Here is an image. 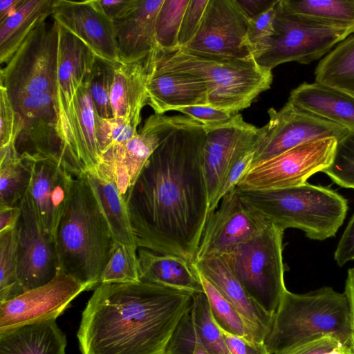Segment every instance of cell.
Instances as JSON below:
<instances>
[{
    "label": "cell",
    "instance_id": "cell-1",
    "mask_svg": "<svg viewBox=\"0 0 354 354\" xmlns=\"http://www.w3.org/2000/svg\"><path fill=\"white\" fill-rule=\"evenodd\" d=\"M204 126L186 116H169L160 143L126 203L138 248L196 262L209 215L203 171Z\"/></svg>",
    "mask_w": 354,
    "mask_h": 354
},
{
    "label": "cell",
    "instance_id": "cell-2",
    "mask_svg": "<svg viewBox=\"0 0 354 354\" xmlns=\"http://www.w3.org/2000/svg\"><path fill=\"white\" fill-rule=\"evenodd\" d=\"M193 295L142 281L100 283L82 315V354H165Z\"/></svg>",
    "mask_w": 354,
    "mask_h": 354
},
{
    "label": "cell",
    "instance_id": "cell-3",
    "mask_svg": "<svg viewBox=\"0 0 354 354\" xmlns=\"http://www.w3.org/2000/svg\"><path fill=\"white\" fill-rule=\"evenodd\" d=\"M54 237L59 270L95 288L115 241L84 174L74 178Z\"/></svg>",
    "mask_w": 354,
    "mask_h": 354
},
{
    "label": "cell",
    "instance_id": "cell-4",
    "mask_svg": "<svg viewBox=\"0 0 354 354\" xmlns=\"http://www.w3.org/2000/svg\"><path fill=\"white\" fill-rule=\"evenodd\" d=\"M146 62L160 70L199 78L207 87L208 105L234 113L249 107L272 82V71L261 67L255 59L225 58L184 47H156Z\"/></svg>",
    "mask_w": 354,
    "mask_h": 354
},
{
    "label": "cell",
    "instance_id": "cell-5",
    "mask_svg": "<svg viewBox=\"0 0 354 354\" xmlns=\"http://www.w3.org/2000/svg\"><path fill=\"white\" fill-rule=\"evenodd\" d=\"M251 209L268 223L284 231L297 228L313 240L334 236L348 210L347 200L328 187L306 183L270 190L234 188Z\"/></svg>",
    "mask_w": 354,
    "mask_h": 354
},
{
    "label": "cell",
    "instance_id": "cell-6",
    "mask_svg": "<svg viewBox=\"0 0 354 354\" xmlns=\"http://www.w3.org/2000/svg\"><path fill=\"white\" fill-rule=\"evenodd\" d=\"M328 334L350 346V309L345 293L331 287L303 294L286 289L264 342L270 354H282Z\"/></svg>",
    "mask_w": 354,
    "mask_h": 354
},
{
    "label": "cell",
    "instance_id": "cell-7",
    "mask_svg": "<svg viewBox=\"0 0 354 354\" xmlns=\"http://www.w3.org/2000/svg\"><path fill=\"white\" fill-rule=\"evenodd\" d=\"M283 235V230L269 224L260 234L218 255L248 295L272 316L286 290Z\"/></svg>",
    "mask_w": 354,
    "mask_h": 354
},
{
    "label": "cell",
    "instance_id": "cell-8",
    "mask_svg": "<svg viewBox=\"0 0 354 354\" xmlns=\"http://www.w3.org/2000/svg\"><path fill=\"white\" fill-rule=\"evenodd\" d=\"M275 10L274 32L254 53L257 64L269 71L290 62L310 64L354 32V26L328 25L293 14L282 6L281 0Z\"/></svg>",
    "mask_w": 354,
    "mask_h": 354
},
{
    "label": "cell",
    "instance_id": "cell-9",
    "mask_svg": "<svg viewBox=\"0 0 354 354\" xmlns=\"http://www.w3.org/2000/svg\"><path fill=\"white\" fill-rule=\"evenodd\" d=\"M59 25L39 24L1 69L0 83L10 100L48 93L55 96L57 76Z\"/></svg>",
    "mask_w": 354,
    "mask_h": 354
},
{
    "label": "cell",
    "instance_id": "cell-10",
    "mask_svg": "<svg viewBox=\"0 0 354 354\" xmlns=\"http://www.w3.org/2000/svg\"><path fill=\"white\" fill-rule=\"evenodd\" d=\"M337 143L335 138L315 140L255 163L236 187L270 190L301 185L311 176L324 171L331 165Z\"/></svg>",
    "mask_w": 354,
    "mask_h": 354
},
{
    "label": "cell",
    "instance_id": "cell-11",
    "mask_svg": "<svg viewBox=\"0 0 354 354\" xmlns=\"http://www.w3.org/2000/svg\"><path fill=\"white\" fill-rule=\"evenodd\" d=\"M250 21L236 0H209L194 38L184 48L218 57L254 59L250 42Z\"/></svg>",
    "mask_w": 354,
    "mask_h": 354
},
{
    "label": "cell",
    "instance_id": "cell-12",
    "mask_svg": "<svg viewBox=\"0 0 354 354\" xmlns=\"http://www.w3.org/2000/svg\"><path fill=\"white\" fill-rule=\"evenodd\" d=\"M268 113L269 121L254 149L252 165L310 141L326 138L339 140L349 131L289 102L279 110L270 108Z\"/></svg>",
    "mask_w": 354,
    "mask_h": 354
},
{
    "label": "cell",
    "instance_id": "cell-13",
    "mask_svg": "<svg viewBox=\"0 0 354 354\" xmlns=\"http://www.w3.org/2000/svg\"><path fill=\"white\" fill-rule=\"evenodd\" d=\"M169 116L153 114L130 140L111 145L104 151L93 172L113 183L126 201L148 159L158 146Z\"/></svg>",
    "mask_w": 354,
    "mask_h": 354
},
{
    "label": "cell",
    "instance_id": "cell-14",
    "mask_svg": "<svg viewBox=\"0 0 354 354\" xmlns=\"http://www.w3.org/2000/svg\"><path fill=\"white\" fill-rule=\"evenodd\" d=\"M204 128L203 165L210 203L229 171L243 154L255 149L266 129L245 122L239 113L228 122Z\"/></svg>",
    "mask_w": 354,
    "mask_h": 354
},
{
    "label": "cell",
    "instance_id": "cell-15",
    "mask_svg": "<svg viewBox=\"0 0 354 354\" xmlns=\"http://www.w3.org/2000/svg\"><path fill=\"white\" fill-rule=\"evenodd\" d=\"M91 290L62 270L48 283L0 302V332L19 326L56 319L84 291Z\"/></svg>",
    "mask_w": 354,
    "mask_h": 354
},
{
    "label": "cell",
    "instance_id": "cell-16",
    "mask_svg": "<svg viewBox=\"0 0 354 354\" xmlns=\"http://www.w3.org/2000/svg\"><path fill=\"white\" fill-rule=\"evenodd\" d=\"M19 205L17 276L26 292L50 282L57 275L59 266L55 237L43 231L26 194Z\"/></svg>",
    "mask_w": 354,
    "mask_h": 354
},
{
    "label": "cell",
    "instance_id": "cell-17",
    "mask_svg": "<svg viewBox=\"0 0 354 354\" xmlns=\"http://www.w3.org/2000/svg\"><path fill=\"white\" fill-rule=\"evenodd\" d=\"M59 25V24H58ZM95 55L81 40L59 25L58 64L54 96L57 130L62 145V165L71 174L68 156V119L73 98L90 75Z\"/></svg>",
    "mask_w": 354,
    "mask_h": 354
},
{
    "label": "cell",
    "instance_id": "cell-18",
    "mask_svg": "<svg viewBox=\"0 0 354 354\" xmlns=\"http://www.w3.org/2000/svg\"><path fill=\"white\" fill-rule=\"evenodd\" d=\"M269 224L245 204L234 189L209 214L196 261L223 254L260 234Z\"/></svg>",
    "mask_w": 354,
    "mask_h": 354
},
{
    "label": "cell",
    "instance_id": "cell-19",
    "mask_svg": "<svg viewBox=\"0 0 354 354\" xmlns=\"http://www.w3.org/2000/svg\"><path fill=\"white\" fill-rule=\"evenodd\" d=\"M20 156L31 171L26 196L43 231L54 236L71 194L73 175L53 158Z\"/></svg>",
    "mask_w": 354,
    "mask_h": 354
},
{
    "label": "cell",
    "instance_id": "cell-20",
    "mask_svg": "<svg viewBox=\"0 0 354 354\" xmlns=\"http://www.w3.org/2000/svg\"><path fill=\"white\" fill-rule=\"evenodd\" d=\"M22 120L15 147L19 156L39 155L62 164V145L58 136L57 113L54 95L32 94L10 100Z\"/></svg>",
    "mask_w": 354,
    "mask_h": 354
},
{
    "label": "cell",
    "instance_id": "cell-21",
    "mask_svg": "<svg viewBox=\"0 0 354 354\" xmlns=\"http://www.w3.org/2000/svg\"><path fill=\"white\" fill-rule=\"evenodd\" d=\"M50 17L81 40L95 57L119 62L113 23L96 8L93 0H54Z\"/></svg>",
    "mask_w": 354,
    "mask_h": 354
},
{
    "label": "cell",
    "instance_id": "cell-22",
    "mask_svg": "<svg viewBox=\"0 0 354 354\" xmlns=\"http://www.w3.org/2000/svg\"><path fill=\"white\" fill-rule=\"evenodd\" d=\"M194 266L240 313L252 340L264 342L271 330L274 316L266 313L248 295L222 257H209L196 261Z\"/></svg>",
    "mask_w": 354,
    "mask_h": 354
},
{
    "label": "cell",
    "instance_id": "cell-23",
    "mask_svg": "<svg viewBox=\"0 0 354 354\" xmlns=\"http://www.w3.org/2000/svg\"><path fill=\"white\" fill-rule=\"evenodd\" d=\"M87 79L79 87L69 111L68 156L71 174L75 177L94 170L101 156L95 136V110Z\"/></svg>",
    "mask_w": 354,
    "mask_h": 354
},
{
    "label": "cell",
    "instance_id": "cell-24",
    "mask_svg": "<svg viewBox=\"0 0 354 354\" xmlns=\"http://www.w3.org/2000/svg\"><path fill=\"white\" fill-rule=\"evenodd\" d=\"M164 0H137L124 17L113 21L119 62L145 59L156 47V24Z\"/></svg>",
    "mask_w": 354,
    "mask_h": 354
},
{
    "label": "cell",
    "instance_id": "cell-25",
    "mask_svg": "<svg viewBox=\"0 0 354 354\" xmlns=\"http://www.w3.org/2000/svg\"><path fill=\"white\" fill-rule=\"evenodd\" d=\"M147 102L155 114L162 115L182 107L208 105L205 83L180 73L158 69L146 62Z\"/></svg>",
    "mask_w": 354,
    "mask_h": 354
},
{
    "label": "cell",
    "instance_id": "cell-26",
    "mask_svg": "<svg viewBox=\"0 0 354 354\" xmlns=\"http://www.w3.org/2000/svg\"><path fill=\"white\" fill-rule=\"evenodd\" d=\"M288 102L354 131V96L342 91L315 82H304L291 91Z\"/></svg>",
    "mask_w": 354,
    "mask_h": 354
},
{
    "label": "cell",
    "instance_id": "cell-27",
    "mask_svg": "<svg viewBox=\"0 0 354 354\" xmlns=\"http://www.w3.org/2000/svg\"><path fill=\"white\" fill-rule=\"evenodd\" d=\"M138 257L140 281L194 294L204 292L194 264L185 259L141 248Z\"/></svg>",
    "mask_w": 354,
    "mask_h": 354
},
{
    "label": "cell",
    "instance_id": "cell-28",
    "mask_svg": "<svg viewBox=\"0 0 354 354\" xmlns=\"http://www.w3.org/2000/svg\"><path fill=\"white\" fill-rule=\"evenodd\" d=\"M145 59L128 64L117 62L111 92L113 117L127 118L137 125L147 102Z\"/></svg>",
    "mask_w": 354,
    "mask_h": 354
},
{
    "label": "cell",
    "instance_id": "cell-29",
    "mask_svg": "<svg viewBox=\"0 0 354 354\" xmlns=\"http://www.w3.org/2000/svg\"><path fill=\"white\" fill-rule=\"evenodd\" d=\"M66 338L56 319L0 332V354H66Z\"/></svg>",
    "mask_w": 354,
    "mask_h": 354
},
{
    "label": "cell",
    "instance_id": "cell-30",
    "mask_svg": "<svg viewBox=\"0 0 354 354\" xmlns=\"http://www.w3.org/2000/svg\"><path fill=\"white\" fill-rule=\"evenodd\" d=\"M54 0H25L0 24V63L8 62L30 33L52 15Z\"/></svg>",
    "mask_w": 354,
    "mask_h": 354
},
{
    "label": "cell",
    "instance_id": "cell-31",
    "mask_svg": "<svg viewBox=\"0 0 354 354\" xmlns=\"http://www.w3.org/2000/svg\"><path fill=\"white\" fill-rule=\"evenodd\" d=\"M84 174L95 194L115 243L137 247L127 203L117 187L93 172L87 171Z\"/></svg>",
    "mask_w": 354,
    "mask_h": 354
},
{
    "label": "cell",
    "instance_id": "cell-32",
    "mask_svg": "<svg viewBox=\"0 0 354 354\" xmlns=\"http://www.w3.org/2000/svg\"><path fill=\"white\" fill-rule=\"evenodd\" d=\"M315 80L354 96V32L319 62Z\"/></svg>",
    "mask_w": 354,
    "mask_h": 354
},
{
    "label": "cell",
    "instance_id": "cell-33",
    "mask_svg": "<svg viewBox=\"0 0 354 354\" xmlns=\"http://www.w3.org/2000/svg\"><path fill=\"white\" fill-rule=\"evenodd\" d=\"M31 171L15 143L0 148V207H13L26 194Z\"/></svg>",
    "mask_w": 354,
    "mask_h": 354
},
{
    "label": "cell",
    "instance_id": "cell-34",
    "mask_svg": "<svg viewBox=\"0 0 354 354\" xmlns=\"http://www.w3.org/2000/svg\"><path fill=\"white\" fill-rule=\"evenodd\" d=\"M289 12L325 24L354 26V0H281Z\"/></svg>",
    "mask_w": 354,
    "mask_h": 354
},
{
    "label": "cell",
    "instance_id": "cell-35",
    "mask_svg": "<svg viewBox=\"0 0 354 354\" xmlns=\"http://www.w3.org/2000/svg\"><path fill=\"white\" fill-rule=\"evenodd\" d=\"M198 273L209 302L212 315L219 328L223 331L253 342L247 325L240 313L211 282L198 271Z\"/></svg>",
    "mask_w": 354,
    "mask_h": 354
},
{
    "label": "cell",
    "instance_id": "cell-36",
    "mask_svg": "<svg viewBox=\"0 0 354 354\" xmlns=\"http://www.w3.org/2000/svg\"><path fill=\"white\" fill-rule=\"evenodd\" d=\"M0 302L24 293L17 276V239L16 227L0 232Z\"/></svg>",
    "mask_w": 354,
    "mask_h": 354
},
{
    "label": "cell",
    "instance_id": "cell-37",
    "mask_svg": "<svg viewBox=\"0 0 354 354\" xmlns=\"http://www.w3.org/2000/svg\"><path fill=\"white\" fill-rule=\"evenodd\" d=\"M192 313L198 338L211 354H231L223 333L212 315L205 292L193 295Z\"/></svg>",
    "mask_w": 354,
    "mask_h": 354
},
{
    "label": "cell",
    "instance_id": "cell-38",
    "mask_svg": "<svg viewBox=\"0 0 354 354\" xmlns=\"http://www.w3.org/2000/svg\"><path fill=\"white\" fill-rule=\"evenodd\" d=\"M136 246L115 243L100 283H125L140 281Z\"/></svg>",
    "mask_w": 354,
    "mask_h": 354
},
{
    "label": "cell",
    "instance_id": "cell-39",
    "mask_svg": "<svg viewBox=\"0 0 354 354\" xmlns=\"http://www.w3.org/2000/svg\"><path fill=\"white\" fill-rule=\"evenodd\" d=\"M116 62L96 57L91 72L87 79L95 112L97 115L104 118L113 117L111 92Z\"/></svg>",
    "mask_w": 354,
    "mask_h": 354
},
{
    "label": "cell",
    "instance_id": "cell-40",
    "mask_svg": "<svg viewBox=\"0 0 354 354\" xmlns=\"http://www.w3.org/2000/svg\"><path fill=\"white\" fill-rule=\"evenodd\" d=\"M189 0H164L156 24V47L173 49L178 47V34Z\"/></svg>",
    "mask_w": 354,
    "mask_h": 354
},
{
    "label": "cell",
    "instance_id": "cell-41",
    "mask_svg": "<svg viewBox=\"0 0 354 354\" xmlns=\"http://www.w3.org/2000/svg\"><path fill=\"white\" fill-rule=\"evenodd\" d=\"M323 172L340 187L354 189V131L337 140L333 162Z\"/></svg>",
    "mask_w": 354,
    "mask_h": 354
},
{
    "label": "cell",
    "instance_id": "cell-42",
    "mask_svg": "<svg viewBox=\"0 0 354 354\" xmlns=\"http://www.w3.org/2000/svg\"><path fill=\"white\" fill-rule=\"evenodd\" d=\"M138 125L127 118H104L95 112V130L100 154L111 145L126 142L138 134Z\"/></svg>",
    "mask_w": 354,
    "mask_h": 354
},
{
    "label": "cell",
    "instance_id": "cell-43",
    "mask_svg": "<svg viewBox=\"0 0 354 354\" xmlns=\"http://www.w3.org/2000/svg\"><path fill=\"white\" fill-rule=\"evenodd\" d=\"M198 338L192 306L175 328L165 354H192Z\"/></svg>",
    "mask_w": 354,
    "mask_h": 354
},
{
    "label": "cell",
    "instance_id": "cell-44",
    "mask_svg": "<svg viewBox=\"0 0 354 354\" xmlns=\"http://www.w3.org/2000/svg\"><path fill=\"white\" fill-rule=\"evenodd\" d=\"M0 148L15 143L21 129L22 120L15 111L6 88L0 86Z\"/></svg>",
    "mask_w": 354,
    "mask_h": 354
},
{
    "label": "cell",
    "instance_id": "cell-45",
    "mask_svg": "<svg viewBox=\"0 0 354 354\" xmlns=\"http://www.w3.org/2000/svg\"><path fill=\"white\" fill-rule=\"evenodd\" d=\"M282 354H353L351 348L328 334L306 341Z\"/></svg>",
    "mask_w": 354,
    "mask_h": 354
},
{
    "label": "cell",
    "instance_id": "cell-46",
    "mask_svg": "<svg viewBox=\"0 0 354 354\" xmlns=\"http://www.w3.org/2000/svg\"><path fill=\"white\" fill-rule=\"evenodd\" d=\"M254 153V149L245 152L229 171L216 194L209 203V214L217 207L221 199L226 194L234 189L241 178L251 167L253 162Z\"/></svg>",
    "mask_w": 354,
    "mask_h": 354
},
{
    "label": "cell",
    "instance_id": "cell-47",
    "mask_svg": "<svg viewBox=\"0 0 354 354\" xmlns=\"http://www.w3.org/2000/svg\"><path fill=\"white\" fill-rule=\"evenodd\" d=\"M209 0H189L178 34V46H185L199 29Z\"/></svg>",
    "mask_w": 354,
    "mask_h": 354
},
{
    "label": "cell",
    "instance_id": "cell-48",
    "mask_svg": "<svg viewBox=\"0 0 354 354\" xmlns=\"http://www.w3.org/2000/svg\"><path fill=\"white\" fill-rule=\"evenodd\" d=\"M176 111L206 127L215 126L228 122L236 114L209 105L182 107Z\"/></svg>",
    "mask_w": 354,
    "mask_h": 354
},
{
    "label": "cell",
    "instance_id": "cell-49",
    "mask_svg": "<svg viewBox=\"0 0 354 354\" xmlns=\"http://www.w3.org/2000/svg\"><path fill=\"white\" fill-rule=\"evenodd\" d=\"M277 3L266 12L250 21L248 37L255 51L274 32V19Z\"/></svg>",
    "mask_w": 354,
    "mask_h": 354
},
{
    "label": "cell",
    "instance_id": "cell-50",
    "mask_svg": "<svg viewBox=\"0 0 354 354\" xmlns=\"http://www.w3.org/2000/svg\"><path fill=\"white\" fill-rule=\"evenodd\" d=\"M231 354H270L265 342H255L221 330Z\"/></svg>",
    "mask_w": 354,
    "mask_h": 354
},
{
    "label": "cell",
    "instance_id": "cell-51",
    "mask_svg": "<svg viewBox=\"0 0 354 354\" xmlns=\"http://www.w3.org/2000/svg\"><path fill=\"white\" fill-rule=\"evenodd\" d=\"M334 258L339 266L354 260V214L337 244Z\"/></svg>",
    "mask_w": 354,
    "mask_h": 354
},
{
    "label": "cell",
    "instance_id": "cell-52",
    "mask_svg": "<svg viewBox=\"0 0 354 354\" xmlns=\"http://www.w3.org/2000/svg\"><path fill=\"white\" fill-rule=\"evenodd\" d=\"M137 0H93L96 8L108 19L115 21L127 15Z\"/></svg>",
    "mask_w": 354,
    "mask_h": 354
},
{
    "label": "cell",
    "instance_id": "cell-53",
    "mask_svg": "<svg viewBox=\"0 0 354 354\" xmlns=\"http://www.w3.org/2000/svg\"><path fill=\"white\" fill-rule=\"evenodd\" d=\"M244 15L252 21L273 6L277 0H236Z\"/></svg>",
    "mask_w": 354,
    "mask_h": 354
},
{
    "label": "cell",
    "instance_id": "cell-54",
    "mask_svg": "<svg viewBox=\"0 0 354 354\" xmlns=\"http://www.w3.org/2000/svg\"><path fill=\"white\" fill-rule=\"evenodd\" d=\"M344 293L347 297L350 309V346L354 354V267L348 270Z\"/></svg>",
    "mask_w": 354,
    "mask_h": 354
},
{
    "label": "cell",
    "instance_id": "cell-55",
    "mask_svg": "<svg viewBox=\"0 0 354 354\" xmlns=\"http://www.w3.org/2000/svg\"><path fill=\"white\" fill-rule=\"evenodd\" d=\"M20 214L19 204L13 207H0V232L15 229Z\"/></svg>",
    "mask_w": 354,
    "mask_h": 354
},
{
    "label": "cell",
    "instance_id": "cell-56",
    "mask_svg": "<svg viewBox=\"0 0 354 354\" xmlns=\"http://www.w3.org/2000/svg\"><path fill=\"white\" fill-rule=\"evenodd\" d=\"M24 1L25 0H1L0 24L14 14Z\"/></svg>",
    "mask_w": 354,
    "mask_h": 354
},
{
    "label": "cell",
    "instance_id": "cell-57",
    "mask_svg": "<svg viewBox=\"0 0 354 354\" xmlns=\"http://www.w3.org/2000/svg\"><path fill=\"white\" fill-rule=\"evenodd\" d=\"M192 354H211L208 352L202 345L199 338H198L197 343L195 346V349Z\"/></svg>",
    "mask_w": 354,
    "mask_h": 354
}]
</instances>
